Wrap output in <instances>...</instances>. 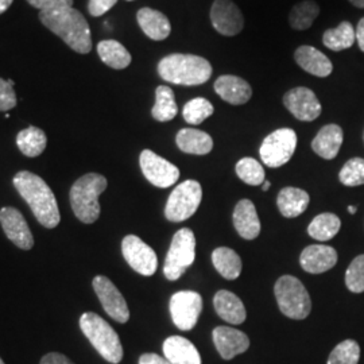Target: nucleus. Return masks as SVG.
Masks as SVG:
<instances>
[{"label":"nucleus","mask_w":364,"mask_h":364,"mask_svg":"<svg viewBox=\"0 0 364 364\" xmlns=\"http://www.w3.org/2000/svg\"><path fill=\"white\" fill-rule=\"evenodd\" d=\"M195 258V234L191 228H181L173 236L164 266L165 277L169 281L180 279L185 272L193 264Z\"/></svg>","instance_id":"obj_7"},{"label":"nucleus","mask_w":364,"mask_h":364,"mask_svg":"<svg viewBox=\"0 0 364 364\" xmlns=\"http://www.w3.org/2000/svg\"><path fill=\"white\" fill-rule=\"evenodd\" d=\"M178 114L174 92L166 85H161L156 90V105L151 109V115L158 122H170Z\"/></svg>","instance_id":"obj_33"},{"label":"nucleus","mask_w":364,"mask_h":364,"mask_svg":"<svg viewBox=\"0 0 364 364\" xmlns=\"http://www.w3.org/2000/svg\"><path fill=\"white\" fill-rule=\"evenodd\" d=\"M107 186V178L97 173H88L73 183L69 198L78 220L92 224L99 219V196L105 192Z\"/></svg>","instance_id":"obj_4"},{"label":"nucleus","mask_w":364,"mask_h":364,"mask_svg":"<svg viewBox=\"0 0 364 364\" xmlns=\"http://www.w3.org/2000/svg\"><path fill=\"white\" fill-rule=\"evenodd\" d=\"M212 263L225 279L234 281L242 273V259L232 248H216L212 252Z\"/></svg>","instance_id":"obj_29"},{"label":"nucleus","mask_w":364,"mask_h":364,"mask_svg":"<svg viewBox=\"0 0 364 364\" xmlns=\"http://www.w3.org/2000/svg\"><path fill=\"white\" fill-rule=\"evenodd\" d=\"M338 180L346 186L364 185V159L351 158L344 164L338 173Z\"/></svg>","instance_id":"obj_38"},{"label":"nucleus","mask_w":364,"mask_h":364,"mask_svg":"<svg viewBox=\"0 0 364 364\" xmlns=\"http://www.w3.org/2000/svg\"><path fill=\"white\" fill-rule=\"evenodd\" d=\"M164 355L171 364H201L195 344L182 336H170L164 341Z\"/></svg>","instance_id":"obj_23"},{"label":"nucleus","mask_w":364,"mask_h":364,"mask_svg":"<svg viewBox=\"0 0 364 364\" xmlns=\"http://www.w3.org/2000/svg\"><path fill=\"white\" fill-rule=\"evenodd\" d=\"M212 338L218 352L225 360H231L236 355H240L250 348V338L247 335L231 326L215 328L212 332Z\"/></svg>","instance_id":"obj_17"},{"label":"nucleus","mask_w":364,"mask_h":364,"mask_svg":"<svg viewBox=\"0 0 364 364\" xmlns=\"http://www.w3.org/2000/svg\"><path fill=\"white\" fill-rule=\"evenodd\" d=\"M294 60L301 69L316 77H328L333 70L331 60L313 46H299L294 52Z\"/></svg>","instance_id":"obj_21"},{"label":"nucleus","mask_w":364,"mask_h":364,"mask_svg":"<svg viewBox=\"0 0 364 364\" xmlns=\"http://www.w3.org/2000/svg\"><path fill=\"white\" fill-rule=\"evenodd\" d=\"M309 201L311 197L308 192L294 186H287L279 192L277 198V205L282 216L287 219H293L299 218V215H302L306 210Z\"/></svg>","instance_id":"obj_27"},{"label":"nucleus","mask_w":364,"mask_h":364,"mask_svg":"<svg viewBox=\"0 0 364 364\" xmlns=\"http://www.w3.org/2000/svg\"><path fill=\"white\" fill-rule=\"evenodd\" d=\"M344 134L338 124H326L312 141L313 151L324 159L336 158L343 144Z\"/></svg>","instance_id":"obj_25"},{"label":"nucleus","mask_w":364,"mask_h":364,"mask_svg":"<svg viewBox=\"0 0 364 364\" xmlns=\"http://www.w3.org/2000/svg\"><path fill=\"white\" fill-rule=\"evenodd\" d=\"M203 312V297L192 291L182 290L174 293L170 299V314L174 326L181 331L195 328L198 317Z\"/></svg>","instance_id":"obj_10"},{"label":"nucleus","mask_w":364,"mask_h":364,"mask_svg":"<svg viewBox=\"0 0 364 364\" xmlns=\"http://www.w3.org/2000/svg\"><path fill=\"white\" fill-rule=\"evenodd\" d=\"M117 3V0H90L88 11L92 16H102L108 13Z\"/></svg>","instance_id":"obj_42"},{"label":"nucleus","mask_w":364,"mask_h":364,"mask_svg":"<svg viewBox=\"0 0 364 364\" xmlns=\"http://www.w3.org/2000/svg\"><path fill=\"white\" fill-rule=\"evenodd\" d=\"M213 305H215V311L219 314L221 320L227 321L228 324L239 326L246 321V317H247L246 308L242 299L232 291H228V290L218 291L213 297Z\"/></svg>","instance_id":"obj_22"},{"label":"nucleus","mask_w":364,"mask_h":364,"mask_svg":"<svg viewBox=\"0 0 364 364\" xmlns=\"http://www.w3.org/2000/svg\"><path fill=\"white\" fill-rule=\"evenodd\" d=\"M31 6L37 7L41 11H52L58 9L73 7V0H27Z\"/></svg>","instance_id":"obj_41"},{"label":"nucleus","mask_w":364,"mask_h":364,"mask_svg":"<svg viewBox=\"0 0 364 364\" xmlns=\"http://www.w3.org/2000/svg\"><path fill=\"white\" fill-rule=\"evenodd\" d=\"M136 19L144 34L153 41H164L171 33L169 18L161 11L144 7L136 14Z\"/></svg>","instance_id":"obj_24"},{"label":"nucleus","mask_w":364,"mask_h":364,"mask_svg":"<svg viewBox=\"0 0 364 364\" xmlns=\"http://www.w3.org/2000/svg\"><path fill=\"white\" fill-rule=\"evenodd\" d=\"M338 263V252L331 246L313 245L308 246L299 257L301 267L311 274L326 273Z\"/></svg>","instance_id":"obj_18"},{"label":"nucleus","mask_w":364,"mask_h":364,"mask_svg":"<svg viewBox=\"0 0 364 364\" xmlns=\"http://www.w3.org/2000/svg\"><path fill=\"white\" fill-rule=\"evenodd\" d=\"M215 92L232 105H246L252 96V88L246 80L232 75H224L216 80Z\"/></svg>","instance_id":"obj_19"},{"label":"nucleus","mask_w":364,"mask_h":364,"mask_svg":"<svg viewBox=\"0 0 364 364\" xmlns=\"http://www.w3.org/2000/svg\"><path fill=\"white\" fill-rule=\"evenodd\" d=\"M236 174L237 177L251 186H259L264 180V169L257 159L254 158H242L236 164Z\"/></svg>","instance_id":"obj_36"},{"label":"nucleus","mask_w":364,"mask_h":364,"mask_svg":"<svg viewBox=\"0 0 364 364\" xmlns=\"http://www.w3.org/2000/svg\"><path fill=\"white\" fill-rule=\"evenodd\" d=\"M176 144L182 153L207 156L213 149L212 136L197 129H182L176 136Z\"/></svg>","instance_id":"obj_26"},{"label":"nucleus","mask_w":364,"mask_h":364,"mask_svg":"<svg viewBox=\"0 0 364 364\" xmlns=\"http://www.w3.org/2000/svg\"><path fill=\"white\" fill-rule=\"evenodd\" d=\"M127 1H131V0H127Z\"/></svg>","instance_id":"obj_51"},{"label":"nucleus","mask_w":364,"mask_h":364,"mask_svg":"<svg viewBox=\"0 0 364 364\" xmlns=\"http://www.w3.org/2000/svg\"><path fill=\"white\" fill-rule=\"evenodd\" d=\"M13 80L0 78V112H7L16 105V95L14 91Z\"/></svg>","instance_id":"obj_40"},{"label":"nucleus","mask_w":364,"mask_h":364,"mask_svg":"<svg viewBox=\"0 0 364 364\" xmlns=\"http://www.w3.org/2000/svg\"><path fill=\"white\" fill-rule=\"evenodd\" d=\"M14 0H0V14L9 10V7L13 4Z\"/></svg>","instance_id":"obj_46"},{"label":"nucleus","mask_w":364,"mask_h":364,"mask_svg":"<svg viewBox=\"0 0 364 364\" xmlns=\"http://www.w3.org/2000/svg\"><path fill=\"white\" fill-rule=\"evenodd\" d=\"M320 14V7L313 0H302L293 6L289 14V25L294 30H306L312 26Z\"/></svg>","instance_id":"obj_34"},{"label":"nucleus","mask_w":364,"mask_h":364,"mask_svg":"<svg viewBox=\"0 0 364 364\" xmlns=\"http://www.w3.org/2000/svg\"><path fill=\"white\" fill-rule=\"evenodd\" d=\"M39 364H73L70 362L69 358H66L65 355L58 353V352H50L48 355H45Z\"/></svg>","instance_id":"obj_43"},{"label":"nucleus","mask_w":364,"mask_h":364,"mask_svg":"<svg viewBox=\"0 0 364 364\" xmlns=\"http://www.w3.org/2000/svg\"><path fill=\"white\" fill-rule=\"evenodd\" d=\"M213 111H215V108L209 100L204 97H196L183 105L182 117L186 123H189L192 126H198L205 119L212 117Z\"/></svg>","instance_id":"obj_35"},{"label":"nucleus","mask_w":364,"mask_h":364,"mask_svg":"<svg viewBox=\"0 0 364 364\" xmlns=\"http://www.w3.org/2000/svg\"><path fill=\"white\" fill-rule=\"evenodd\" d=\"M80 328L96 351L107 362L119 364L123 359V347L117 331L96 313H84L80 317Z\"/></svg>","instance_id":"obj_5"},{"label":"nucleus","mask_w":364,"mask_h":364,"mask_svg":"<svg viewBox=\"0 0 364 364\" xmlns=\"http://www.w3.org/2000/svg\"><path fill=\"white\" fill-rule=\"evenodd\" d=\"M348 1L358 9H364V0H348Z\"/></svg>","instance_id":"obj_47"},{"label":"nucleus","mask_w":364,"mask_h":364,"mask_svg":"<svg viewBox=\"0 0 364 364\" xmlns=\"http://www.w3.org/2000/svg\"><path fill=\"white\" fill-rule=\"evenodd\" d=\"M0 364H4V362H3V360H1V358H0Z\"/></svg>","instance_id":"obj_50"},{"label":"nucleus","mask_w":364,"mask_h":364,"mask_svg":"<svg viewBox=\"0 0 364 364\" xmlns=\"http://www.w3.org/2000/svg\"><path fill=\"white\" fill-rule=\"evenodd\" d=\"M297 134L291 129H279L267 135L260 146L262 162L269 168H281L294 156Z\"/></svg>","instance_id":"obj_9"},{"label":"nucleus","mask_w":364,"mask_h":364,"mask_svg":"<svg viewBox=\"0 0 364 364\" xmlns=\"http://www.w3.org/2000/svg\"><path fill=\"white\" fill-rule=\"evenodd\" d=\"M346 285L352 293L364 291V254L352 260L346 272Z\"/></svg>","instance_id":"obj_39"},{"label":"nucleus","mask_w":364,"mask_h":364,"mask_svg":"<svg viewBox=\"0 0 364 364\" xmlns=\"http://www.w3.org/2000/svg\"><path fill=\"white\" fill-rule=\"evenodd\" d=\"M16 144L22 154L34 158V156H41L45 151L48 138H46V134L41 129L30 126L18 134Z\"/></svg>","instance_id":"obj_30"},{"label":"nucleus","mask_w":364,"mask_h":364,"mask_svg":"<svg viewBox=\"0 0 364 364\" xmlns=\"http://www.w3.org/2000/svg\"><path fill=\"white\" fill-rule=\"evenodd\" d=\"M92 285L105 313L117 323L126 324L130 320L129 305L119 289L111 282V279L105 275H97L93 278Z\"/></svg>","instance_id":"obj_11"},{"label":"nucleus","mask_w":364,"mask_h":364,"mask_svg":"<svg viewBox=\"0 0 364 364\" xmlns=\"http://www.w3.org/2000/svg\"><path fill=\"white\" fill-rule=\"evenodd\" d=\"M270 186H272V183L269 181H264L262 183V189H263V192H267L269 189H270Z\"/></svg>","instance_id":"obj_48"},{"label":"nucleus","mask_w":364,"mask_h":364,"mask_svg":"<svg viewBox=\"0 0 364 364\" xmlns=\"http://www.w3.org/2000/svg\"><path fill=\"white\" fill-rule=\"evenodd\" d=\"M284 105L289 112L301 122H313L323 111L314 92L306 87H297L287 91L284 96Z\"/></svg>","instance_id":"obj_15"},{"label":"nucleus","mask_w":364,"mask_h":364,"mask_svg":"<svg viewBox=\"0 0 364 364\" xmlns=\"http://www.w3.org/2000/svg\"><path fill=\"white\" fill-rule=\"evenodd\" d=\"M213 28L224 37L237 36L245 27V18L232 0H215L210 7Z\"/></svg>","instance_id":"obj_14"},{"label":"nucleus","mask_w":364,"mask_h":364,"mask_svg":"<svg viewBox=\"0 0 364 364\" xmlns=\"http://www.w3.org/2000/svg\"><path fill=\"white\" fill-rule=\"evenodd\" d=\"M203 200V188L200 182L186 180L174 188L166 203L165 216L173 223H181L192 218Z\"/></svg>","instance_id":"obj_8"},{"label":"nucleus","mask_w":364,"mask_h":364,"mask_svg":"<svg viewBox=\"0 0 364 364\" xmlns=\"http://www.w3.org/2000/svg\"><path fill=\"white\" fill-rule=\"evenodd\" d=\"M356 42L355 28L350 22L344 21L338 27L326 30L323 36V43L333 52H341L350 49Z\"/></svg>","instance_id":"obj_31"},{"label":"nucleus","mask_w":364,"mask_h":364,"mask_svg":"<svg viewBox=\"0 0 364 364\" xmlns=\"http://www.w3.org/2000/svg\"><path fill=\"white\" fill-rule=\"evenodd\" d=\"M341 221L335 213H321L313 219L308 227V234L318 242L333 239L340 231Z\"/></svg>","instance_id":"obj_32"},{"label":"nucleus","mask_w":364,"mask_h":364,"mask_svg":"<svg viewBox=\"0 0 364 364\" xmlns=\"http://www.w3.org/2000/svg\"><path fill=\"white\" fill-rule=\"evenodd\" d=\"M0 223L6 236L16 247L31 250L34 246V237L28 228L26 219L18 209L6 207L0 209Z\"/></svg>","instance_id":"obj_16"},{"label":"nucleus","mask_w":364,"mask_h":364,"mask_svg":"<svg viewBox=\"0 0 364 364\" xmlns=\"http://www.w3.org/2000/svg\"><path fill=\"white\" fill-rule=\"evenodd\" d=\"M212 72L208 60L195 54H170L158 64V75L162 80L185 87L205 84Z\"/></svg>","instance_id":"obj_3"},{"label":"nucleus","mask_w":364,"mask_h":364,"mask_svg":"<svg viewBox=\"0 0 364 364\" xmlns=\"http://www.w3.org/2000/svg\"><path fill=\"white\" fill-rule=\"evenodd\" d=\"M360 359V347L355 340H344L338 344L328 358V364H358Z\"/></svg>","instance_id":"obj_37"},{"label":"nucleus","mask_w":364,"mask_h":364,"mask_svg":"<svg viewBox=\"0 0 364 364\" xmlns=\"http://www.w3.org/2000/svg\"><path fill=\"white\" fill-rule=\"evenodd\" d=\"M279 311L289 318L304 320L312 311V301L308 290L299 278L293 275L281 277L274 287Z\"/></svg>","instance_id":"obj_6"},{"label":"nucleus","mask_w":364,"mask_h":364,"mask_svg":"<svg viewBox=\"0 0 364 364\" xmlns=\"http://www.w3.org/2000/svg\"><path fill=\"white\" fill-rule=\"evenodd\" d=\"M355 34H356V41H358V45L360 48V50L364 53V18H362L358 23V27L355 30Z\"/></svg>","instance_id":"obj_45"},{"label":"nucleus","mask_w":364,"mask_h":364,"mask_svg":"<svg viewBox=\"0 0 364 364\" xmlns=\"http://www.w3.org/2000/svg\"><path fill=\"white\" fill-rule=\"evenodd\" d=\"M122 252L126 262L136 273L144 277L154 275L158 267L156 251L135 235H127L122 242Z\"/></svg>","instance_id":"obj_12"},{"label":"nucleus","mask_w":364,"mask_h":364,"mask_svg":"<svg viewBox=\"0 0 364 364\" xmlns=\"http://www.w3.org/2000/svg\"><path fill=\"white\" fill-rule=\"evenodd\" d=\"M39 21L80 54L92 50L91 28L84 15L73 7L41 11Z\"/></svg>","instance_id":"obj_2"},{"label":"nucleus","mask_w":364,"mask_h":364,"mask_svg":"<svg viewBox=\"0 0 364 364\" xmlns=\"http://www.w3.org/2000/svg\"><path fill=\"white\" fill-rule=\"evenodd\" d=\"M234 225L237 234L246 240H254L260 234V220L251 200H240L234 209Z\"/></svg>","instance_id":"obj_20"},{"label":"nucleus","mask_w":364,"mask_h":364,"mask_svg":"<svg viewBox=\"0 0 364 364\" xmlns=\"http://www.w3.org/2000/svg\"><path fill=\"white\" fill-rule=\"evenodd\" d=\"M97 53L105 65L117 70L126 69L132 60L129 50L115 39H105L99 42Z\"/></svg>","instance_id":"obj_28"},{"label":"nucleus","mask_w":364,"mask_h":364,"mask_svg":"<svg viewBox=\"0 0 364 364\" xmlns=\"http://www.w3.org/2000/svg\"><path fill=\"white\" fill-rule=\"evenodd\" d=\"M146 180L156 188H169L180 178V169L151 150H144L139 156Z\"/></svg>","instance_id":"obj_13"},{"label":"nucleus","mask_w":364,"mask_h":364,"mask_svg":"<svg viewBox=\"0 0 364 364\" xmlns=\"http://www.w3.org/2000/svg\"><path fill=\"white\" fill-rule=\"evenodd\" d=\"M356 210H358V208H356L355 205H350V207H348V212H350L351 215H355V213H356Z\"/></svg>","instance_id":"obj_49"},{"label":"nucleus","mask_w":364,"mask_h":364,"mask_svg":"<svg viewBox=\"0 0 364 364\" xmlns=\"http://www.w3.org/2000/svg\"><path fill=\"white\" fill-rule=\"evenodd\" d=\"M139 364H171L166 358H161L156 353H144L139 358Z\"/></svg>","instance_id":"obj_44"},{"label":"nucleus","mask_w":364,"mask_h":364,"mask_svg":"<svg viewBox=\"0 0 364 364\" xmlns=\"http://www.w3.org/2000/svg\"><path fill=\"white\" fill-rule=\"evenodd\" d=\"M14 186L33 210L36 219L45 228H55L60 220V209L49 185L31 171H19L14 177Z\"/></svg>","instance_id":"obj_1"}]
</instances>
